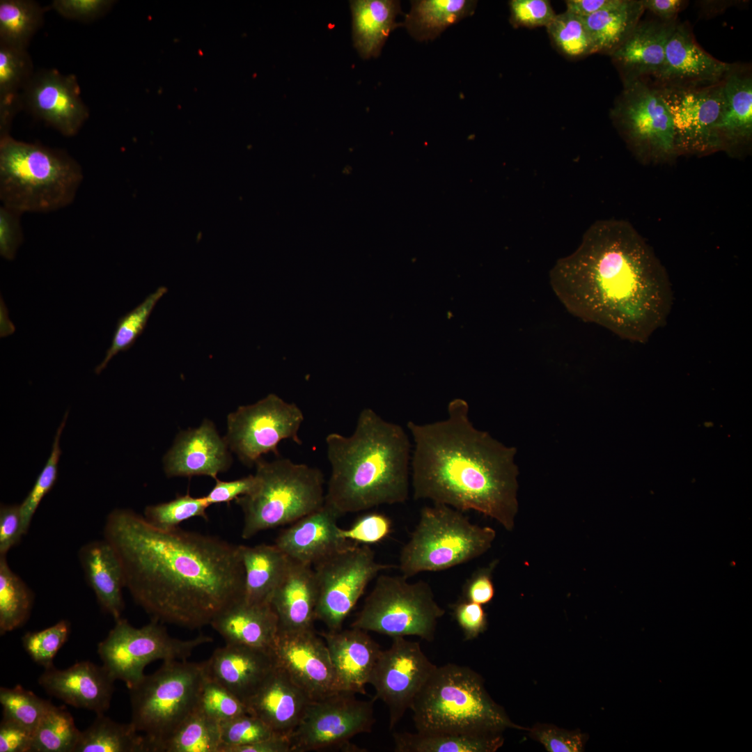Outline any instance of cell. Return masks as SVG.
<instances>
[{
  "label": "cell",
  "instance_id": "obj_1",
  "mask_svg": "<svg viewBox=\"0 0 752 752\" xmlns=\"http://www.w3.org/2000/svg\"><path fill=\"white\" fill-rule=\"evenodd\" d=\"M103 535L119 558L125 588L152 620L199 629L243 598L238 545L178 527L160 529L125 508L107 515Z\"/></svg>",
  "mask_w": 752,
  "mask_h": 752
},
{
  "label": "cell",
  "instance_id": "obj_2",
  "mask_svg": "<svg viewBox=\"0 0 752 752\" xmlns=\"http://www.w3.org/2000/svg\"><path fill=\"white\" fill-rule=\"evenodd\" d=\"M550 281L570 313L639 343L666 324L673 305L665 269L624 221L594 223L578 248L557 261Z\"/></svg>",
  "mask_w": 752,
  "mask_h": 752
},
{
  "label": "cell",
  "instance_id": "obj_3",
  "mask_svg": "<svg viewBox=\"0 0 752 752\" xmlns=\"http://www.w3.org/2000/svg\"><path fill=\"white\" fill-rule=\"evenodd\" d=\"M414 442L411 486L414 500L461 512L474 510L512 531L518 512L516 449L476 428L462 398L447 405L445 419L407 423Z\"/></svg>",
  "mask_w": 752,
  "mask_h": 752
},
{
  "label": "cell",
  "instance_id": "obj_4",
  "mask_svg": "<svg viewBox=\"0 0 752 752\" xmlns=\"http://www.w3.org/2000/svg\"><path fill=\"white\" fill-rule=\"evenodd\" d=\"M325 443L331 465L325 503L340 515L408 500L412 448L401 425L366 407L350 436L332 432Z\"/></svg>",
  "mask_w": 752,
  "mask_h": 752
},
{
  "label": "cell",
  "instance_id": "obj_5",
  "mask_svg": "<svg viewBox=\"0 0 752 752\" xmlns=\"http://www.w3.org/2000/svg\"><path fill=\"white\" fill-rule=\"evenodd\" d=\"M410 710L421 733L500 734L514 723L490 697L482 676L456 664L437 666Z\"/></svg>",
  "mask_w": 752,
  "mask_h": 752
},
{
  "label": "cell",
  "instance_id": "obj_6",
  "mask_svg": "<svg viewBox=\"0 0 752 752\" xmlns=\"http://www.w3.org/2000/svg\"><path fill=\"white\" fill-rule=\"evenodd\" d=\"M83 180L81 166L65 150L0 138L1 205L22 214L59 210L74 201Z\"/></svg>",
  "mask_w": 752,
  "mask_h": 752
},
{
  "label": "cell",
  "instance_id": "obj_7",
  "mask_svg": "<svg viewBox=\"0 0 752 752\" xmlns=\"http://www.w3.org/2000/svg\"><path fill=\"white\" fill-rule=\"evenodd\" d=\"M257 485L235 499L243 512L242 538L292 524L325 503L324 477L316 467L278 457L255 464Z\"/></svg>",
  "mask_w": 752,
  "mask_h": 752
},
{
  "label": "cell",
  "instance_id": "obj_8",
  "mask_svg": "<svg viewBox=\"0 0 752 752\" xmlns=\"http://www.w3.org/2000/svg\"><path fill=\"white\" fill-rule=\"evenodd\" d=\"M495 538L494 528L473 524L450 506L433 503L421 508L418 524L401 549L398 567L407 579L446 570L482 556Z\"/></svg>",
  "mask_w": 752,
  "mask_h": 752
},
{
  "label": "cell",
  "instance_id": "obj_9",
  "mask_svg": "<svg viewBox=\"0 0 752 752\" xmlns=\"http://www.w3.org/2000/svg\"><path fill=\"white\" fill-rule=\"evenodd\" d=\"M205 676L204 661H164L130 689V723L146 741L148 752L162 745L195 710Z\"/></svg>",
  "mask_w": 752,
  "mask_h": 752
},
{
  "label": "cell",
  "instance_id": "obj_10",
  "mask_svg": "<svg viewBox=\"0 0 752 752\" xmlns=\"http://www.w3.org/2000/svg\"><path fill=\"white\" fill-rule=\"evenodd\" d=\"M407 579L402 574L379 575L351 627L392 639L416 636L432 642L445 610L428 582Z\"/></svg>",
  "mask_w": 752,
  "mask_h": 752
},
{
  "label": "cell",
  "instance_id": "obj_11",
  "mask_svg": "<svg viewBox=\"0 0 752 752\" xmlns=\"http://www.w3.org/2000/svg\"><path fill=\"white\" fill-rule=\"evenodd\" d=\"M115 621L99 643L97 653L113 678L124 682L129 689L144 677V668L150 662L186 660L196 648L213 641L203 634L187 640L173 637L155 620L140 628L122 618Z\"/></svg>",
  "mask_w": 752,
  "mask_h": 752
},
{
  "label": "cell",
  "instance_id": "obj_12",
  "mask_svg": "<svg viewBox=\"0 0 752 752\" xmlns=\"http://www.w3.org/2000/svg\"><path fill=\"white\" fill-rule=\"evenodd\" d=\"M398 567L377 561L368 545L350 543L313 565L318 598L316 620L329 630L341 629L343 621L380 572Z\"/></svg>",
  "mask_w": 752,
  "mask_h": 752
},
{
  "label": "cell",
  "instance_id": "obj_13",
  "mask_svg": "<svg viewBox=\"0 0 752 752\" xmlns=\"http://www.w3.org/2000/svg\"><path fill=\"white\" fill-rule=\"evenodd\" d=\"M304 420V414L296 404L269 394L230 413L224 438L244 464L253 467L265 454L272 453L279 457L278 446L283 440L301 445L299 431Z\"/></svg>",
  "mask_w": 752,
  "mask_h": 752
},
{
  "label": "cell",
  "instance_id": "obj_14",
  "mask_svg": "<svg viewBox=\"0 0 752 752\" xmlns=\"http://www.w3.org/2000/svg\"><path fill=\"white\" fill-rule=\"evenodd\" d=\"M611 118L639 154L668 157L676 152L672 118L659 86L650 80L623 86Z\"/></svg>",
  "mask_w": 752,
  "mask_h": 752
},
{
  "label": "cell",
  "instance_id": "obj_15",
  "mask_svg": "<svg viewBox=\"0 0 752 752\" xmlns=\"http://www.w3.org/2000/svg\"><path fill=\"white\" fill-rule=\"evenodd\" d=\"M375 700H361L354 693L340 691L311 701L289 737L291 752L345 746L355 735L371 732Z\"/></svg>",
  "mask_w": 752,
  "mask_h": 752
},
{
  "label": "cell",
  "instance_id": "obj_16",
  "mask_svg": "<svg viewBox=\"0 0 752 752\" xmlns=\"http://www.w3.org/2000/svg\"><path fill=\"white\" fill-rule=\"evenodd\" d=\"M392 639L391 646L382 650L368 681L375 690L374 699L381 700L388 708L390 730L410 710L437 666L423 652L419 643L405 637Z\"/></svg>",
  "mask_w": 752,
  "mask_h": 752
},
{
  "label": "cell",
  "instance_id": "obj_17",
  "mask_svg": "<svg viewBox=\"0 0 752 752\" xmlns=\"http://www.w3.org/2000/svg\"><path fill=\"white\" fill-rule=\"evenodd\" d=\"M276 666L283 670L311 701L345 691L329 652L313 629L278 632L272 648Z\"/></svg>",
  "mask_w": 752,
  "mask_h": 752
},
{
  "label": "cell",
  "instance_id": "obj_18",
  "mask_svg": "<svg viewBox=\"0 0 752 752\" xmlns=\"http://www.w3.org/2000/svg\"><path fill=\"white\" fill-rule=\"evenodd\" d=\"M723 81L695 88L659 86L672 118L676 152L718 148L716 127L725 104Z\"/></svg>",
  "mask_w": 752,
  "mask_h": 752
},
{
  "label": "cell",
  "instance_id": "obj_19",
  "mask_svg": "<svg viewBox=\"0 0 752 752\" xmlns=\"http://www.w3.org/2000/svg\"><path fill=\"white\" fill-rule=\"evenodd\" d=\"M22 101L33 116L68 137L75 136L89 116L76 77L54 69L35 72Z\"/></svg>",
  "mask_w": 752,
  "mask_h": 752
},
{
  "label": "cell",
  "instance_id": "obj_20",
  "mask_svg": "<svg viewBox=\"0 0 752 752\" xmlns=\"http://www.w3.org/2000/svg\"><path fill=\"white\" fill-rule=\"evenodd\" d=\"M733 64L704 51L687 23H677L665 49L663 65L650 81L661 88H695L723 81Z\"/></svg>",
  "mask_w": 752,
  "mask_h": 752
},
{
  "label": "cell",
  "instance_id": "obj_21",
  "mask_svg": "<svg viewBox=\"0 0 752 752\" xmlns=\"http://www.w3.org/2000/svg\"><path fill=\"white\" fill-rule=\"evenodd\" d=\"M230 451L214 424L205 419L198 428L178 434L164 457V469L168 477L207 476L216 479L230 467Z\"/></svg>",
  "mask_w": 752,
  "mask_h": 752
},
{
  "label": "cell",
  "instance_id": "obj_22",
  "mask_svg": "<svg viewBox=\"0 0 752 752\" xmlns=\"http://www.w3.org/2000/svg\"><path fill=\"white\" fill-rule=\"evenodd\" d=\"M115 680L104 665L83 661L64 670L54 665L45 668L38 683L49 694L64 703L97 715L109 709Z\"/></svg>",
  "mask_w": 752,
  "mask_h": 752
},
{
  "label": "cell",
  "instance_id": "obj_23",
  "mask_svg": "<svg viewBox=\"0 0 752 752\" xmlns=\"http://www.w3.org/2000/svg\"><path fill=\"white\" fill-rule=\"evenodd\" d=\"M206 674L245 705L276 666L271 650L226 643L204 661Z\"/></svg>",
  "mask_w": 752,
  "mask_h": 752
},
{
  "label": "cell",
  "instance_id": "obj_24",
  "mask_svg": "<svg viewBox=\"0 0 752 752\" xmlns=\"http://www.w3.org/2000/svg\"><path fill=\"white\" fill-rule=\"evenodd\" d=\"M340 516L324 503L282 531L274 545L291 560L313 566L350 544L339 535L337 520Z\"/></svg>",
  "mask_w": 752,
  "mask_h": 752
},
{
  "label": "cell",
  "instance_id": "obj_25",
  "mask_svg": "<svg viewBox=\"0 0 752 752\" xmlns=\"http://www.w3.org/2000/svg\"><path fill=\"white\" fill-rule=\"evenodd\" d=\"M677 20L639 22L629 37L609 56L623 86L651 80L660 70L667 42Z\"/></svg>",
  "mask_w": 752,
  "mask_h": 752
},
{
  "label": "cell",
  "instance_id": "obj_26",
  "mask_svg": "<svg viewBox=\"0 0 752 752\" xmlns=\"http://www.w3.org/2000/svg\"><path fill=\"white\" fill-rule=\"evenodd\" d=\"M311 700L279 666L246 702L248 713L277 735L290 737Z\"/></svg>",
  "mask_w": 752,
  "mask_h": 752
},
{
  "label": "cell",
  "instance_id": "obj_27",
  "mask_svg": "<svg viewBox=\"0 0 752 752\" xmlns=\"http://www.w3.org/2000/svg\"><path fill=\"white\" fill-rule=\"evenodd\" d=\"M320 636L343 690L365 694V686L382 651L379 645L368 632L354 627L329 630Z\"/></svg>",
  "mask_w": 752,
  "mask_h": 752
},
{
  "label": "cell",
  "instance_id": "obj_28",
  "mask_svg": "<svg viewBox=\"0 0 752 752\" xmlns=\"http://www.w3.org/2000/svg\"><path fill=\"white\" fill-rule=\"evenodd\" d=\"M318 592L312 565L290 559L269 603L279 622L278 632L313 629Z\"/></svg>",
  "mask_w": 752,
  "mask_h": 752
},
{
  "label": "cell",
  "instance_id": "obj_29",
  "mask_svg": "<svg viewBox=\"0 0 752 752\" xmlns=\"http://www.w3.org/2000/svg\"><path fill=\"white\" fill-rule=\"evenodd\" d=\"M78 557L86 581L93 590L101 609L115 620L124 609L125 576L119 558L104 538L88 542L79 550Z\"/></svg>",
  "mask_w": 752,
  "mask_h": 752
},
{
  "label": "cell",
  "instance_id": "obj_30",
  "mask_svg": "<svg viewBox=\"0 0 752 752\" xmlns=\"http://www.w3.org/2000/svg\"><path fill=\"white\" fill-rule=\"evenodd\" d=\"M226 643L272 650L279 632L277 616L269 602L243 599L219 614L210 625Z\"/></svg>",
  "mask_w": 752,
  "mask_h": 752
},
{
  "label": "cell",
  "instance_id": "obj_31",
  "mask_svg": "<svg viewBox=\"0 0 752 752\" xmlns=\"http://www.w3.org/2000/svg\"><path fill=\"white\" fill-rule=\"evenodd\" d=\"M353 45L363 59L377 57L390 33L403 23L395 21L402 14L397 0H353Z\"/></svg>",
  "mask_w": 752,
  "mask_h": 752
},
{
  "label": "cell",
  "instance_id": "obj_32",
  "mask_svg": "<svg viewBox=\"0 0 752 752\" xmlns=\"http://www.w3.org/2000/svg\"><path fill=\"white\" fill-rule=\"evenodd\" d=\"M725 104L716 127L718 148L749 140L752 133V77L733 64L723 81Z\"/></svg>",
  "mask_w": 752,
  "mask_h": 752
},
{
  "label": "cell",
  "instance_id": "obj_33",
  "mask_svg": "<svg viewBox=\"0 0 752 752\" xmlns=\"http://www.w3.org/2000/svg\"><path fill=\"white\" fill-rule=\"evenodd\" d=\"M238 549L244 570L242 599L250 603L269 602L290 558L274 544L238 545Z\"/></svg>",
  "mask_w": 752,
  "mask_h": 752
},
{
  "label": "cell",
  "instance_id": "obj_34",
  "mask_svg": "<svg viewBox=\"0 0 752 752\" xmlns=\"http://www.w3.org/2000/svg\"><path fill=\"white\" fill-rule=\"evenodd\" d=\"M641 0H616L583 20L595 53L610 55L629 37L643 14Z\"/></svg>",
  "mask_w": 752,
  "mask_h": 752
},
{
  "label": "cell",
  "instance_id": "obj_35",
  "mask_svg": "<svg viewBox=\"0 0 752 752\" xmlns=\"http://www.w3.org/2000/svg\"><path fill=\"white\" fill-rule=\"evenodd\" d=\"M34 72L26 49L0 43V138L10 135L13 118L22 108V93Z\"/></svg>",
  "mask_w": 752,
  "mask_h": 752
},
{
  "label": "cell",
  "instance_id": "obj_36",
  "mask_svg": "<svg viewBox=\"0 0 752 752\" xmlns=\"http://www.w3.org/2000/svg\"><path fill=\"white\" fill-rule=\"evenodd\" d=\"M405 15L403 25L416 40H432L448 27L472 15L477 1L473 0H416Z\"/></svg>",
  "mask_w": 752,
  "mask_h": 752
},
{
  "label": "cell",
  "instance_id": "obj_37",
  "mask_svg": "<svg viewBox=\"0 0 752 752\" xmlns=\"http://www.w3.org/2000/svg\"><path fill=\"white\" fill-rule=\"evenodd\" d=\"M395 752H494L504 742L500 734L394 733Z\"/></svg>",
  "mask_w": 752,
  "mask_h": 752
},
{
  "label": "cell",
  "instance_id": "obj_38",
  "mask_svg": "<svg viewBox=\"0 0 752 752\" xmlns=\"http://www.w3.org/2000/svg\"><path fill=\"white\" fill-rule=\"evenodd\" d=\"M74 752H148L143 735L132 723H119L97 714L91 726L81 731Z\"/></svg>",
  "mask_w": 752,
  "mask_h": 752
},
{
  "label": "cell",
  "instance_id": "obj_39",
  "mask_svg": "<svg viewBox=\"0 0 752 752\" xmlns=\"http://www.w3.org/2000/svg\"><path fill=\"white\" fill-rule=\"evenodd\" d=\"M34 594L0 556V634L22 627L29 618Z\"/></svg>",
  "mask_w": 752,
  "mask_h": 752
},
{
  "label": "cell",
  "instance_id": "obj_40",
  "mask_svg": "<svg viewBox=\"0 0 752 752\" xmlns=\"http://www.w3.org/2000/svg\"><path fill=\"white\" fill-rule=\"evenodd\" d=\"M44 9L31 0L0 1V43L27 49L42 26Z\"/></svg>",
  "mask_w": 752,
  "mask_h": 752
},
{
  "label": "cell",
  "instance_id": "obj_41",
  "mask_svg": "<svg viewBox=\"0 0 752 752\" xmlns=\"http://www.w3.org/2000/svg\"><path fill=\"white\" fill-rule=\"evenodd\" d=\"M221 746L220 723L194 710L159 752H220Z\"/></svg>",
  "mask_w": 752,
  "mask_h": 752
},
{
  "label": "cell",
  "instance_id": "obj_42",
  "mask_svg": "<svg viewBox=\"0 0 752 752\" xmlns=\"http://www.w3.org/2000/svg\"><path fill=\"white\" fill-rule=\"evenodd\" d=\"M80 732L64 707L51 704L33 733L31 752H74Z\"/></svg>",
  "mask_w": 752,
  "mask_h": 752
},
{
  "label": "cell",
  "instance_id": "obj_43",
  "mask_svg": "<svg viewBox=\"0 0 752 752\" xmlns=\"http://www.w3.org/2000/svg\"><path fill=\"white\" fill-rule=\"evenodd\" d=\"M166 292L167 288H158L141 304L118 319L104 358L95 368L97 375L107 367L114 356L120 352L127 351L134 345L144 331L156 304Z\"/></svg>",
  "mask_w": 752,
  "mask_h": 752
},
{
  "label": "cell",
  "instance_id": "obj_44",
  "mask_svg": "<svg viewBox=\"0 0 752 752\" xmlns=\"http://www.w3.org/2000/svg\"><path fill=\"white\" fill-rule=\"evenodd\" d=\"M546 29L553 46L568 58H581L595 53L582 17L565 10L556 14Z\"/></svg>",
  "mask_w": 752,
  "mask_h": 752
},
{
  "label": "cell",
  "instance_id": "obj_45",
  "mask_svg": "<svg viewBox=\"0 0 752 752\" xmlns=\"http://www.w3.org/2000/svg\"><path fill=\"white\" fill-rule=\"evenodd\" d=\"M0 703L3 718L13 721L33 733L52 704L19 684L13 688L1 687Z\"/></svg>",
  "mask_w": 752,
  "mask_h": 752
},
{
  "label": "cell",
  "instance_id": "obj_46",
  "mask_svg": "<svg viewBox=\"0 0 752 752\" xmlns=\"http://www.w3.org/2000/svg\"><path fill=\"white\" fill-rule=\"evenodd\" d=\"M209 506L204 496L193 497L189 494L179 496L168 502L146 507L143 517L152 526L163 530H171L191 518L207 519Z\"/></svg>",
  "mask_w": 752,
  "mask_h": 752
},
{
  "label": "cell",
  "instance_id": "obj_47",
  "mask_svg": "<svg viewBox=\"0 0 752 752\" xmlns=\"http://www.w3.org/2000/svg\"><path fill=\"white\" fill-rule=\"evenodd\" d=\"M195 710L221 723L249 714L246 705L205 673Z\"/></svg>",
  "mask_w": 752,
  "mask_h": 752
},
{
  "label": "cell",
  "instance_id": "obj_48",
  "mask_svg": "<svg viewBox=\"0 0 752 752\" xmlns=\"http://www.w3.org/2000/svg\"><path fill=\"white\" fill-rule=\"evenodd\" d=\"M68 412L65 414L58 426L49 457L38 476L32 489L20 505L22 527L24 535L28 532L33 516L43 497L53 487L58 476V463L61 455L60 438L64 429Z\"/></svg>",
  "mask_w": 752,
  "mask_h": 752
},
{
  "label": "cell",
  "instance_id": "obj_49",
  "mask_svg": "<svg viewBox=\"0 0 752 752\" xmlns=\"http://www.w3.org/2000/svg\"><path fill=\"white\" fill-rule=\"evenodd\" d=\"M70 632V623L62 620L38 632H29L22 638L25 651L33 661L45 668L54 665L53 659Z\"/></svg>",
  "mask_w": 752,
  "mask_h": 752
},
{
  "label": "cell",
  "instance_id": "obj_50",
  "mask_svg": "<svg viewBox=\"0 0 752 752\" xmlns=\"http://www.w3.org/2000/svg\"><path fill=\"white\" fill-rule=\"evenodd\" d=\"M221 746L220 752L267 739L276 735L258 717L243 714L220 723Z\"/></svg>",
  "mask_w": 752,
  "mask_h": 752
},
{
  "label": "cell",
  "instance_id": "obj_51",
  "mask_svg": "<svg viewBox=\"0 0 752 752\" xmlns=\"http://www.w3.org/2000/svg\"><path fill=\"white\" fill-rule=\"evenodd\" d=\"M527 731L549 752H581L587 740L586 735L579 730H568L550 724L537 723Z\"/></svg>",
  "mask_w": 752,
  "mask_h": 752
},
{
  "label": "cell",
  "instance_id": "obj_52",
  "mask_svg": "<svg viewBox=\"0 0 752 752\" xmlns=\"http://www.w3.org/2000/svg\"><path fill=\"white\" fill-rule=\"evenodd\" d=\"M391 521L387 516L371 512L359 517L347 529L340 528L338 533L344 540L368 545L386 538L391 533Z\"/></svg>",
  "mask_w": 752,
  "mask_h": 752
},
{
  "label": "cell",
  "instance_id": "obj_53",
  "mask_svg": "<svg viewBox=\"0 0 752 752\" xmlns=\"http://www.w3.org/2000/svg\"><path fill=\"white\" fill-rule=\"evenodd\" d=\"M508 5L509 21L515 28L547 27L556 15L547 0H511Z\"/></svg>",
  "mask_w": 752,
  "mask_h": 752
},
{
  "label": "cell",
  "instance_id": "obj_54",
  "mask_svg": "<svg viewBox=\"0 0 752 752\" xmlns=\"http://www.w3.org/2000/svg\"><path fill=\"white\" fill-rule=\"evenodd\" d=\"M22 215L19 212L3 205L0 207V255L8 260L15 258L24 240Z\"/></svg>",
  "mask_w": 752,
  "mask_h": 752
},
{
  "label": "cell",
  "instance_id": "obj_55",
  "mask_svg": "<svg viewBox=\"0 0 752 752\" xmlns=\"http://www.w3.org/2000/svg\"><path fill=\"white\" fill-rule=\"evenodd\" d=\"M113 3L111 0H54L51 7L65 18L88 22L102 16Z\"/></svg>",
  "mask_w": 752,
  "mask_h": 752
},
{
  "label": "cell",
  "instance_id": "obj_56",
  "mask_svg": "<svg viewBox=\"0 0 752 752\" xmlns=\"http://www.w3.org/2000/svg\"><path fill=\"white\" fill-rule=\"evenodd\" d=\"M451 607L465 641L476 639L486 630L487 618L482 605L461 599Z\"/></svg>",
  "mask_w": 752,
  "mask_h": 752
},
{
  "label": "cell",
  "instance_id": "obj_57",
  "mask_svg": "<svg viewBox=\"0 0 752 752\" xmlns=\"http://www.w3.org/2000/svg\"><path fill=\"white\" fill-rule=\"evenodd\" d=\"M496 565L497 561H494L487 567L473 572L463 586V600L480 605L492 600L495 593L492 572Z\"/></svg>",
  "mask_w": 752,
  "mask_h": 752
},
{
  "label": "cell",
  "instance_id": "obj_58",
  "mask_svg": "<svg viewBox=\"0 0 752 752\" xmlns=\"http://www.w3.org/2000/svg\"><path fill=\"white\" fill-rule=\"evenodd\" d=\"M24 535L20 505L1 504L0 507V556L17 545Z\"/></svg>",
  "mask_w": 752,
  "mask_h": 752
},
{
  "label": "cell",
  "instance_id": "obj_59",
  "mask_svg": "<svg viewBox=\"0 0 752 752\" xmlns=\"http://www.w3.org/2000/svg\"><path fill=\"white\" fill-rule=\"evenodd\" d=\"M216 483L210 492L204 496L209 506L230 503L238 497L251 493L256 487L255 475H249L231 481L215 479Z\"/></svg>",
  "mask_w": 752,
  "mask_h": 752
},
{
  "label": "cell",
  "instance_id": "obj_60",
  "mask_svg": "<svg viewBox=\"0 0 752 752\" xmlns=\"http://www.w3.org/2000/svg\"><path fill=\"white\" fill-rule=\"evenodd\" d=\"M33 733L3 718L0 724V752H31Z\"/></svg>",
  "mask_w": 752,
  "mask_h": 752
},
{
  "label": "cell",
  "instance_id": "obj_61",
  "mask_svg": "<svg viewBox=\"0 0 752 752\" xmlns=\"http://www.w3.org/2000/svg\"><path fill=\"white\" fill-rule=\"evenodd\" d=\"M643 8L662 22L677 20V15L687 3L682 0H641Z\"/></svg>",
  "mask_w": 752,
  "mask_h": 752
},
{
  "label": "cell",
  "instance_id": "obj_62",
  "mask_svg": "<svg viewBox=\"0 0 752 752\" xmlns=\"http://www.w3.org/2000/svg\"><path fill=\"white\" fill-rule=\"evenodd\" d=\"M228 752H291L289 737L274 735L253 744L231 749Z\"/></svg>",
  "mask_w": 752,
  "mask_h": 752
},
{
  "label": "cell",
  "instance_id": "obj_63",
  "mask_svg": "<svg viewBox=\"0 0 752 752\" xmlns=\"http://www.w3.org/2000/svg\"><path fill=\"white\" fill-rule=\"evenodd\" d=\"M616 0H567L566 11L580 17L593 15L611 5Z\"/></svg>",
  "mask_w": 752,
  "mask_h": 752
}]
</instances>
